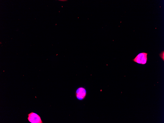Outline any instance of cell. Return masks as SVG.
<instances>
[{"mask_svg":"<svg viewBox=\"0 0 164 123\" xmlns=\"http://www.w3.org/2000/svg\"><path fill=\"white\" fill-rule=\"evenodd\" d=\"M148 53L142 52L138 54L132 60L139 64L144 65L146 64L147 61Z\"/></svg>","mask_w":164,"mask_h":123,"instance_id":"1","label":"cell"},{"mask_svg":"<svg viewBox=\"0 0 164 123\" xmlns=\"http://www.w3.org/2000/svg\"><path fill=\"white\" fill-rule=\"evenodd\" d=\"M87 94L85 89L83 87L78 88L75 92V95L77 99L80 100H83Z\"/></svg>","mask_w":164,"mask_h":123,"instance_id":"2","label":"cell"},{"mask_svg":"<svg viewBox=\"0 0 164 123\" xmlns=\"http://www.w3.org/2000/svg\"><path fill=\"white\" fill-rule=\"evenodd\" d=\"M27 119L28 121L32 123H42L40 116L37 114L31 112L28 114Z\"/></svg>","mask_w":164,"mask_h":123,"instance_id":"3","label":"cell"},{"mask_svg":"<svg viewBox=\"0 0 164 123\" xmlns=\"http://www.w3.org/2000/svg\"><path fill=\"white\" fill-rule=\"evenodd\" d=\"M160 57L162 59L164 60V51H162L159 54Z\"/></svg>","mask_w":164,"mask_h":123,"instance_id":"4","label":"cell"}]
</instances>
